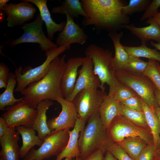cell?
Listing matches in <instances>:
<instances>
[{
    "instance_id": "cell-47",
    "label": "cell",
    "mask_w": 160,
    "mask_h": 160,
    "mask_svg": "<svg viewBox=\"0 0 160 160\" xmlns=\"http://www.w3.org/2000/svg\"><path fill=\"white\" fill-rule=\"evenodd\" d=\"M154 108L159 118L160 125V107H154Z\"/></svg>"
},
{
    "instance_id": "cell-21",
    "label": "cell",
    "mask_w": 160,
    "mask_h": 160,
    "mask_svg": "<svg viewBox=\"0 0 160 160\" xmlns=\"http://www.w3.org/2000/svg\"><path fill=\"white\" fill-rule=\"evenodd\" d=\"M120 103L113 93L108 94L101 104L99 112L102 124L106 129L114 118L119 115Z\"/></svg>"
},
{
    "instance_id": "cell-50",
    "label": "cell",
    "mask_w": 160,
    "mask_h": 160,
    "mask_svg": "<svg viewBox=\"0 0 160 160\" xmlns=\"http://www.w3.org/2000/svg\"><path fill=\"white\" fill-rule=\"evenodd\" d=\"M75 160H81V157L80 156L75 158Z\"/></svg>"
},
{
    "instance_id": "cell-48",
    "label": "cell",
    "mask_w": 160,
    "mask_h": 160,
    "mask_svg": "<svg viewBox=\"0 0 160 160\" xmlns=\"http://www.w3.org/2000/svg\"><path fill=\"white\" fill-rule=\"evenodd\" d=\"M156 65L157 68L160 73V65L159 62L158 61H156Z\"/></svg>"
},
{
    "instance_id": "cell-18",
    "label": "cell",
    "mask_w": 160,
    "mask_h": 160,
    "mask_svg": "<svg viewBox=\"0 0 160 160\" xmlns=\"http://www.w3.org/2000/svg\"><path fill=\"white\" fill-rule=\"evenodd\" d=\"M86 123L78 116L75 127L69 130L68 143L64 150L56 157L55 160H62L64 158H75L80 156L79 139L81 131L85 126Z\"/></svg>"
},
{
    "instance_id": "cell-25",
    "label": "cell",
    "mask_w": 160,
    "mask_h": 160,
    "mask_svg": "<svg viewBox=\"0 0 160 160\" xmlns=\"http://www.w3.org/2000/svg\"><path fill=\"white\" fill-rule=\"evenodd\" d=\"M143 110L148 126L152 133L154 145L156 148L160 143V125L159 118L154 108L150 107L142 99Z\"/></svg>"
},
{
    "instance_id": "cell-13",
    "label": "cell",
    "mask_w": 160,
    "mask_h": 160,
    "mask_svg": "<svg viewBox=\"0 0 160 160\" xmlns=\"http://www.w3.org/2000/svg\"><path fill=\"white\" fill-rule=\"evenodd\" d=\"M61 105L62 111L59 115L47 120L48 128L51 131L69 129L74 128L76 124L78 114L74 104L63 98L57 101Z\"/></svg>"
},
{
    "instance_id": "cell-2",
    "label": "cell",
    "mask_w": 160,
    "mask_h": 160,
    "mask_svg": "<svg viewBox=\"0 0 160 160\" xmlns=\"http://www.w3.org/2000/svg\"><path fill=\"white\" fill-rule=\"evenodd\" d=\"M65 56L57 57L51 62L49 71L38 81L29 84L20 92L24 101L30 107L36 109L39 103L46 99L57 101L63 98L61 84L66 65Z\"/></svg>"
},
{
    "instance_id": "cell-46",
    "label": "cell",
    "mask_w": 160,
    "mask_h": 160,
    "mask_svg": "<svg viewBox=\"0 0 160 160\" xmlns=\"http://www.w3.org/2000/svg\"><path fill=\"white\" fill-rule=\"evenodd\" d=\"M150 44L156 49L160 51V43H155L153 41H151L150 42Z\"/></svg>"
},
{
    "instance_id": "cell-31",
    "label": "cell",
    "mask_w": 160,
    "mask_h": 160,
    "mask_svg": "<svg viewBox=\"0 0 160 160\" xmlns=\"http://www.w3.org/2000/svg\"><path fill=\"white\" fill-rule=\"evenodd\" d=\"M151 1L149 0H130L127 5L122 7V11L128 16L136 12L145 10Z\"/></svg>"
},
{
    "instance_id": "cell-23",
    "label": "cell",
    "mask_w": 160,
    "mask_h": 160,
    "mask_svg": "<svg viewBox=\"0 0 160 160\" xmlns=\"http://www.w3.org/2000/svg\"><path fill=\"white\" fill-rule=\"evenodd\" d=\"M15 128L22 139V145L20 148V157L23 159L35 145L40 146L43 141L36 135V131L32 127L20 126Z\"/></svg>"
},
{
    "instance_id": "cell-40",
    "label": "cell",
    "mask_w": 160,
    "mask_h": 160,
    "mask_svg": "<svg viewBox=\"0 0 160 160\" xmlns=\"http://www.w3.org/2000/svg\"><path fill=\"white\" fill-rule=\"evenodd\" d=\"M104 152L101 150H96L89 154L83 160H104Z\"/></svg>"
},
{
    "instance_id": "cell-43",
    "label": "cell",
    "mask_w": 160,
    "mask_h": 160,
    "mask_svg": "<svg viewBox=\"0 0 160 160\" xmlns=\"http://www.w3.org/2000/svg\"><path fill=\"white\" fill-rule=\"evenodd\" d=\"M155 94L157 103L160 107V91L156 88L155 90Z\"/></svg>"
},
{
    "instance_id": "cell-29",
    "label": "cell",
    "mask_w": 160,
    "mask_h": 160,
    "mask_svg": "<svg viewBox=\"0 0 160 160\" xmlns=\"http://www.w3.org/2000/svg\"><path fill=\"white\" fill-rule=\"evenodd\" d=\"M139 137L128 138L117 144L122 148L133 159L136 160L145 145Z\"/></svg>"
},
{
    "instance_id": "cell-51",
    "label": "cell",
    "mask_w": 160,
    "mask_h": 160,
    "mask_svg": "<svg viewBox=\"0 0 160 160\" xmlns=\"http://www.w3.org/2000/svg\"><path fill=\"white\" fill-rule=\"evenodd\" d=\"M157 158L158 159H160V152L159 154H158L157 156Z\"/></svg>"
},
{
    "instance_id": "cell-8",
    "label": "cell",
    "mask_w": 160,
    "mask_h": 160,
    "mask_svg": "<svg viewBox=\"0 0 160 160\" xmlns=\"http://www.w3.org/2000/svg\"><path fill=\"white\" fill-rule=\"evenodd\" d=\"M44 22L39 14L33 22L25 23L21 26L24 31L23 34L18 38L10 40L8 45L11 48L23 43H33L39 44L42 51L47 53L58 47L47 38L43 30Z\"/></svg>"
},
{
    "instance_id": "cell-34",
    "label": "cell",
    "mask_w": 160,
    "mask_h": 160,
    "mask_svg": "<svg viewBox=\"0 0 160 160\" xmlns=\"http://www.w3.org/2000/svg\"><path fill=\"white\" fill-rule=\"evenodd\" d=\"M148 65V62L145 61L140 59L139 57L130 55L125 69L143 74L147 68Z\"/></svg>"
},
{
    "instance_id": "cell-19",
    "label": "cell",
    "mask_w": 160,
    "mask_h": 160,
    "mask_svg": "<svg viewBox=\"0 0 160 160\" xmlns=\"http://www.w3.org/2000/svg\"><path fill=\"white\" fill-rule=\"evenodd\" d=\"M146 23L150 25L145 27H138L133 24L123 25L122 28L130 31L141 40V44H146L149 40H153L160 43V28L158 23L151 18Z\"/></svg>"
},
{
    "instance_id": "cell-16",
    "label": "cell",
    "mask_w": 160,
    "mask_h": 160,
    "mask_svg": "<svg viewBox=\"0 0 160 160\" xmlns=\"http://www.w3.org/2000/svg\"><path fill=\"white\" fill-rule=\"evenodd\" d=\"M83 59L84 57H72L66 62L61 84V94L65 99H67L73 91L77 80L78 69L81 65Z\"/></svg>"
},
{
    "instance_id": "cell-38",
    "label": "cell",
    "mask_w": 160,
    "mask_h": 160,
    "mask_svg": "<svg viewBox=\"0 0 160 160\" xmlns=\"http://www.w3.org/2000/svg\"><path fill=\"white\" fill-rule=\"evenodd\" d=\"M160 7V0H153L147 8L140 19L143 21L147 18L155 17L158 13V9Z\"/></svg>"
},
{
    "instance_id": "cell-28",
    "label": "cell",
    "mask_w": 160,
    "mask_h": 160,
    "mask_svg": "<svg viewBox=\"0 0 160 160\" xmlns=\"http://www.w3.org/2000/svg\"><path fill=\"white\" fill-rule=\"evenodd\" d=\"M146 44H141L138 47H123L129 55L136 57H144L153 59L160 63V52L155 49L148 47Z\"/></svg>"
},
{
    "instance_id": "cell-9",
    "label": "cell",
    "mask_w": 160,
    "mask_h": 160,
    "mask_svg": "<svg viewBox=\"0 0 160 160\" xmlns=\"http://www.w3.org/2000/svg\"><path fill=\"white\" fill-rule=\"evenodd\" d=\"M107 95L105 91L92 88L79 91L72 101L76 109L78 117L86 123L91 116L99 112Z\"/></svg>"
},
{
    "instance_id": "cell-15",
    "label": "cell",
    "mask_w": 160,
    "mask_h": 160,
    "mask_svg": "<svg viewBox=\"0 0 160 160\" xmlns=\"http://www.w3.org/2000/svg\"><path fill=\"white\" fill-rule=\"evenodd\" d=\"M81 66L73 91L66 99L72 102L76 94L83 89L88 88L98 89L100 87V79L93 71L92 60L88 57H84Z\"/></svg>"
},
{
    "instance_id": "cell-11",
    "label": "cell",
    "mask_w": 160,
    "mask_h": 160,
    "mask_svg": "<svg viewBox=\"0 0 160 160\" xmlns=\"http://www.w3.org/2000/svg\"><path fill=\"white\" fill-rule=\"evenodd\" d=\"M1 115L9 128L20 126L32 127L36 117V109L30 107L23 100L15 105L7 107Z\"/></svg>"
},
{
    "instance_id": "cell-27",
    "label": "cell",
    "mask_w": 160,
    "mask_h": 160,
    "mask_svg": "<svg viewBox=\"0 0 160 160\" xmlns=\"http://www.w3.org/2000/svg\"><path fill=\"white\" fill-rule=\"evenodd\" d=\"M54 14H68L73 18H78L79 15L86 16L80 1L79 0H65L60 6L53 8L51 11Z\"/></svg>"
},
{
    "instance_id": "cell-4",
    "label": "cell",
    "mask_w": 160,
    "mask_h": 160,
    "mask_svg": "<svg viewBox=\"0 0 160 160\" xmlns=\"http://www.w3.org/2000/svg\"><path fill=\"white\" fill-rule=\"evenodd\" d=\"M86 56L89 57L93 64V71L100 82V89L105 91V85L109 86L108 94L113 93L117 81L116 79L115 70L112 53L92 43L84 51Z\"/></svg>"
},
{
    "instance_id": "cell-37",
    "label": "cell",
    "mask_w": 160,
    "mask_h": 160,
    "mask_svg": "<svg viewBox=\"0 0 160 160\" xmlns=\"http://www.w3.org/2000/svg\"><path fill=\"white\" fill-rule=\"evenodd\" d=\"M157 154L156 148L150 145L143 149L136 160H156Z\"/></svg>"
},
{
    "instance_id": "cell-49",
    "label": "cell",
    "mask_w": 160,
    "mask_h": 160,
    "mask_svg": "<svg viewBox=\"0 0 160 160\" xmlns=\"http://www.w3.org/2000/svg\"><path fill=\"white\" fill-rule=\"evenodd\" d=\"M74 159L73 158H65L64 160H74Z\"/></svg>"
},
{
    "instance_id": "cell-1",
    "label": "cell",
    "mask_w": 160,
    "mask_h": 160,
    "mask_svg": "<svg viewBox=\"0 0 160 160\" xmlns=\"http://www.w3.org/2000/svg\"><path fill=\"white\" fill-rule=\"evenodd\" d=\"M86 14L82 24L84 27L93 25L98 30L109 33L118 32L123 25L129 24V17L123 13L122 7L127 5L122 0H81Z\"/></svg>"
},
{
    "instance_id": "cell-26",
    "label": "cell",
    "mask_w": 160,
    "mask_h": 160,
    "mask_svg": "<svg viewBox=\"0 0 160 160\" xmlns=\"http://www.w3.org/2000/svg\"><path fill=\"white\" fill-rule=\"evenodd\" d=\"M16 84V77L15 73L9 72L5 89L0 95L1 111L4 110L6 107L13 105L23 100L24 97L17 99L14 97L13 92Z\"/></svg>"
},
{
    "instance_id": "cell-35",
    "label": "cell",
    "mask_w": 160,
    "mask_h": 160,
    "mask_svg": "<svg viewBox=\"0 0 160 160\" xmlns=\"http://www.w3.org/2000/svg\"><path fill=\"white\" fill-rule=\"evenodd\" d=\"M108 150L118 160H135L132 159L122 148L115 143L109 147Z\"/></svg>"
},
{
    "instance_id": "cell-6",
    "label": "cell",
    "mask_w": 160,
    "mask_h": 160,
    "mask_svg": "<svg viewBox=\"0 0 160 160\" xmlns=\"http://www.w3.org/2000/svg\"><path fill=\"white\" fill-rule=\"evenodd\" d=\"M69 129L54 130L44 137L38 149L31 148L23 160H44L59 155L66 146L69 139Z\"/></svg>"
},
{
    "instance_id": "cell-39",
    "label": "cell",
    "mask_w": 160,
    "mask_h": 160,
    "mask_svg": "<svg viewBox=\"0 0 160 160\" xmlns=\"http://www.w3.org/2000/svg\"><path fill=\"white\" fill-rule=\"evenodd\" d=\"M9 68L3 63H0V88H6L9 73Z\"/></svg>"
},
{
    "instance_id": "cell-14",
    "label": "cell",
    "mask_w": 160,
    "mask_h": 160,
    "mask_svg": "<svg viewBox=\"0 0 160 160\" xmlns=\"http://www.w3.org/2000/svg\"><path fill=\"white\" fill-rule=\"evenodd\" d=\"M65 15L66 25L63 30L58 34L56 44L58 47H64L68 50L70 49L72 44H84L88 39V36L83 29L74 22L73 18L68 14Z\"/></svg>"
},
{
    "instance_id": "cell-36",
    "label": "cell",
    "mask_w": 160,
    "mask_h": 160,
    "mask_svg": "<svg viewBox=\"0 0 160 160\" xmlns=\"http://www.w3.org/2000/svg\"><path fill=\"white\" fill-rule=\"evenodd\" d=\"M120 102L130 109L139 111H143L141 98L137 95Z\"/></svg>"
},
{
    "instance_id": "cell-44",
    "label": "cell",
    "mask_w": 160,
    "mask_h": 160,
    "mask_svg": "<svg viewBox=\"0 0 160 160\" xmlns=\"http://www.w3.org/2000/svg\"><path fill=\"white\" fill-rule=\"evenodd\" d=\"M151 18L158 23L160 28V12H159L155 17Z\"/></svg>"
},
{
    "instance_id": "cell-45",
    "label": "cell",
    "mask_w": 160,
    "mask_h": 160,
    "mask_svg": "<svg viewBox=\"0 0 160 160\" xmlns=\"http://www.w3.org/2000/svg\"><path fill=\"white\" fill-rule=\"evenodd\" d=\"M9 0H0V10L2 11L4 6H6L7 3L9 1Z\"/></svg>"
},
{
    "instance_id": "cell-52",
    "label": "cell",
    "mask_w": 160,
    "mask_h": 160,
    "mask_svg": "<svg viewBox=\"0 0 160 160\" xmlns=\"http://www.w3.org/2000/svg\"><path fill=\"white\" fill-rule=\"evenodd\" d=\"M156 160H160V159H157Z\"/></svg>"
},
{
    "instance_id": "cell-17",
    "label": "cell",
    "mask_w": 160,
    "mask_h": 160,
    "mask_svg": "<svg viewBox=\"0 0 160 160\" xmlns=\"http://www.w3.org/2000/svg\"><path fill=\"white\" fill-rule=\"evenodd\" d=\"M19 135L15 127H13L8 128L4 135L0 137V160H19Z\"/></svg>"
},
{
    "instance_id": "cell-30",
    "label": "cell",
    "mask_w": 160,
    "mask_h": 160,
    "mask_svg": "<svg viewBox=\"0 0 160 160\" xmlns=\"http://www.w3.org/2000/svg\"><path fill=\"white\" fill-rule=\"evenodd\" d=\"M119 115L123 116L139 127H145L148 126L145 115L143 111H139L130 109L121 103Z\"/></svg>"
},
{
    "instance_id": "cell-20",
    "label": "cell",
    "mask_w": 160,
    "mask_h": 160,
    "mask_svg": "<svg viewBox=\"0 0 160 160\" xmlns=\"http://www.w3.org/2000/svg\"><path fill=\"white\" fill-rule=\"evenodd\" d=\"M35 4L38 7L41 17L45 24L47 33V38L51 41L53 38L55 33L61 32L65 28L66 21L57 23L52 19L47 5V0H25Z\"/></svg>"
},
{
    "instance_id": "cell-24",
    "label": "cell",
    "mask_w": 160,
    "mask_h": 160,
    "mask_svg": "<svg viewBox=\"0 0 160 160\" xmlns=\"http://www.w3.org/2000/svg\"><path fill=\"white\" fill-rule=\"evenodd\" d=\"M108 35L112 40L115 49V55L113 57L115 71L126 69L130 55L120 42L123 36L122 32L109 33Z\"/></svg>"
},
{
    "instance_id": "cell-32",
    "label": "cell",
    "mask_w": 160,
    "mask_h": 160,
    "mask_svg": "<svg viewBox=\"0 0 160 160\" xmlns=\"http://www.w3.org/2000/svg\"><path fill=\"white\" fill-rule=\"evenodd\" d=\"M156 61L148 59V65L144 74L149 77L160 91V73L156 65Z\"/></svg>"
},
{
    "instance_id": "cell-41",
    "label": "cell",
    "mask_w": 160,
    "mask_h": 160,
    "mask_svg": "<svg viewBox=\"0 0 160 160\" xmlns=\"http://www.w3.org/2000/svg\"><path fill=\"white\" fill-rule=\"evenodd\" d=\"M8 127L5 120L2 117H0V137L6 133Z\"/></svg>"
},
{
    "instance_id": "cell-12",
    "label": "cell",
    "mask_w": 160,
    "mask_h": 160,
    "mask_svg": "<svg viewBox=\"0 0 160 160\" xmlns=\"http://www.w3.org/2000/svg\"><path fill=\"white\" fill-rule=\"evenodd\" d=\"M14 4L7 3L2 11L6 13L7 26L11 28L22 26L34 17L36 11L32 3L25 0Z\"/></svg>"
},
{
    "instance_id": "cell-42",
    "label": "cell",
    "mask_w": 160,
    "mask_h": 160,
    "mask_svg": "<svg viewBox=\"0 0 160 160\" xmlns=\"http://www.w3.org/2000/svg\"><path fill=\"white\" fill-rule=\"evenodd\" d=\"M104 160H118L108 150L106 152V153L104 157Z\"/></svg>"
},
{
    "instance_id": "cell-22",
    "label": "cell",
    "mask_w": 160,
    "mask_h": 160,
    "mask_svg": "<svg viewBox=\"0 0 160 160\" xmlns=\"http://www.w3.org/2000/svg\"><path fill=\"white\" fill-rule=\"evenodd\" d=\"M53 104L52 100H45L39 103L36 108L37 115L32 127L37 132L38 135L43 141L51 132L47 124L46 112Z\"/></svg>"
},
{
    "instance_id": "cell-3",
    "label": "cell",
    "mask_w": 160,
    "mask_h": 160,
    "mask_svg": "<svg viewBox=\"0 0 160 160\" xmlns=\"http://www.w3.org/2000/svg\"><path fill=\"white\" fill-rule=\"evenodd\" d=\"M81 131L79 139L81 160L93 152L101 150L104 153L114 143L109 138L102 124L99 112L91 116Z\"/></svg>"
},
{
    "instance_id": "cell-5",
    "label": "cell",
    "mask_w": 160,
    "mask_h": 160,
    "mask_svg": "<svg viewBox=\"0 0 160 160\" xmlns=\"http://www.w3.org/2000/svg\"><path fill=\"white\" fill-rule=\"evenodd\" d=\"M115 75L118 82L134 91L150 107L159 106L155 94L156 87L148 76L126 69L115 71Z\"/></svg>"
},
{
    "instance_id": "cell-33",
    "label": "cell",
    "mask_w": 160,
    "mask_h": 160,
    "mask_svg": "<svg viewBox=\"0 0 160 160\" xmlns=\"http://www.w3.org/2000/svg\"><path fill=\"white\" fill-rule=\"evenodd\" d=\"M113 94L116 98L120 102L137 95L129 87L118 81Z\"/></svg>"
},
{
    "instance_id": "cell-7",
    "label": "cell",
    "mask_w": 160,
    "mask_h": 160,
    "mask_svg": "<svg viewBox=\"0 0 160 160\" xmlns=\"http://www.w3.org/2000/svg\"><path fill=\"white\" fill-rule=\"evenodd\" d=\"M66 50L65 47L60 46L45 53V60L36 67L32 68L28 66L23 69L22 66H20L18 68H16L15 73L16 77L17 86L15 91L21 92L31 83L41 79L49 71L52 61Z\"/></svg>"
},
{
    "instance_id": "cell-10",
    "label": "cell",
    "mask_w": 160,
    "mask_h": 160,
    "mask_svg": "<svg viewBox=\"0 0 160 160\" xmlns=\"http://www.w3.org/2000/svg\"><path fill=\"white\" fill-rule=\"evenodd\" d=\"M120 115L115 117L107 129L110 139L118 144L126 138L139 137L148 144L150 138L144 130Z\"/></svg>"
}]
</instances>
